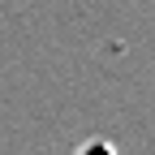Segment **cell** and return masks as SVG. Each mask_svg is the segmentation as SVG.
Segmentation results:
<instances>
[{
  "instance_id": "cell-1",
  "label": "cell",
  "mask_w": 155,
  "mask_h": 155,
  "mask_svg": "<svg viewBox=\"0 0 155 155\" xmlns=\"http://www.w3.org/2000/svg\"><path fill=\"white\" fill-rule=\"evenodd\" d=\"M78 155H116V151H112V142H104V138H91V142L78 147Z\"/></svg>"
}]
</instances>
